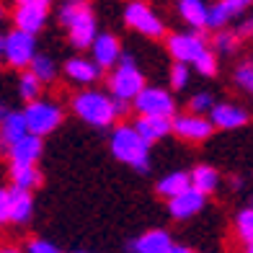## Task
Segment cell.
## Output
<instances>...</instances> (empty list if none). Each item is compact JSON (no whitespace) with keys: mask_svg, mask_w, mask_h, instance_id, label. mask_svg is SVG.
<instances>
[{"mask_svg":"<svg viewBox=\"0 0 253 253\" xmlns=\"http://www.w3.org/2000/svg\"><path fill=\"white\" fill-rule=\"evenodd\" d=\"M168 52L176 62L194 65L202 75L217 73V57L199 34H173V37H168Z\"/></svg>","mask_w":253,"mask_h":253,"instance_id":"1","label":"cell"},{"mask_svg":"<svg viewBox=\"0 0 253 253\" xmlns=\"http://www.w3.org/2000/svg\"><path fill=\"white\" fill-rule=\"evenodd\" d=\"M246 253H253V243H248V248H246Z\"/></svg>","mask_w":253,"mask_h":253,"instance_id":"40","label":"cell"},{"mask_svg":"<svg viewBox=\"0 0 253 253\" xmlns=\"http://www.w3.org/2000/svg\"><path fill=\"white\" fill-rule=\"evenodd\" d=\"M111 153L117 155L122 163L137 168L140 173H147V168H150V145H147L140 134L134 132V126H117L111 134Z\"/></svg>","mask_w":253,"mask_h":253,"instance_id":"3","label":"cell"},{"mask_svg":"<svg viewBox=\"0 0 253 253\" xmlns=\"http://www.w3.org/2000/svg\"><path fill=\"white\" fill-rule=\"evenodd\" d=\"M18 93H21V98H24L26 103H31V101H37V98H39V93H42V83L26 70L24 75L18 78Z\"/></svg>","mask_w":253,"mask_h":253,"instance_id":"27","label":"cell"},{"mask_svg":"<svg viewBox=\"0 0 253 253\" xmlns=\"http://www.w3.org/2000/svg\"><path fill=\"white\" fill-rule=\"evenodd\" d=\"M134 132L140 134L147 145H153L155 140H163L170 132V119L168 117H140L134 124Z\"/></svg>","mask_w":253,"mask_h":253,"instance_id":"21","label":"cell"},{"mask_svg":"<svg viewBox=\"0 0 253 253\" xmlns=\"http://www.w3.org/2000/svg\"><path fill=\"white\" fill-rule=\"evenodd\" d=\"M10 181H13V189L31 191L42 183V173L37 166H10Z\"/></svg>","mask_w":253,"mask_h":253,"instance_id":"24","label":"cell"},{"mask_svg":"<svg viewBox=\"0 0 253 253\" xmlns=\"http://www.w3.org/2000/svg\"><path fill=\"white\" fill-rule=\"evenodd\" d=\"M235 37H243V39L253 37V16H251V18H246L243 24L238 26V34H235Z\"/></svg>","mask_w":253,"mask_h":253,"instance_id":"34","label":"cell"},{"mask_svg":"<svg viewBox=\"0 0 253 253\" xmlns=\"http://www.w3.org/2000/svg\"><path fill=\"white\" fill-rule=\"evenodd\" d=\"M235 227H238V235L240 240L246 243H253V210H243L235 220Z\"/></svg>","mask_w":253,"mask_h":253,"instance_id":"28","label":"cell"},{"mask_svg":"<svg viewBox=\"0 0 253 253\" xmlns=\"http://www.w3.org/2000/svg\"><path fill=\"white\" fill-rule=\"evenodd\" d=\"M73 111L90 126H109L117 119L114 98L103 90H80L73 98Z\"/></svg>","mask_w":253,"mask_h":253,"instance_id":"4","label":"cell"},{"mask_svg":"<svg viewBox=\"0 0 253 253\" xmlns=\"http://www.w3.org/2000/svg\"><path fill=\"white\" fill-rule=\"evenodd\" d=\"M65 75L78 85H90L101 78V70L93 60H85V57H73V60L65 62Z\"/></svg>","mask_w":253,"mask_h":253,"instance_id":"19","label":"cell"},{"mask_svg":"<svg viewBox=\"0 0 253 253\" xmlns=\"http://www.w3.org/2000/svg\"><path fill=\"white\" fill-rule=\"evenodd\" d=\"M202 207H204V197L199 191H194L191 186L183 194H178V197L168 199V212H170V217H176V220H189V217L202 212Z\"/></svg>","mask_w":253,"mask_h":253,"instance_id":"15","label":"cell"},{"mask_svg":"<svg viewBox=\"0 0 253 253\" xmlns=\"http://www.w3.org/2000/svg\"><path fill=\"white\" fill-rule=\"evenodd\" d=\"M18 5H34V8H47L49 10V5H52V0H16Z\"/></svg>","mask_w":253,"mask_h":253,"instance_id":"35","label":"cell"},{"mask_svg":"<svg viewBox=\"0 0 253 253\" xmlns=\"http://www.w3.org/2000/svg\"><path fill=\"white\" fill-rule=\"evenodd\" d=\"M21 117H24V122H26V132L29 134L44 137V134H49V132H54L57 126H60L62 111H60L57 103L37 98V101L26 103V109L21 111Z\"/></svg>","mask_w":253,"mask_h":253,"instance_id":"6","label":"cell"},{"mask_svg":"<svg viewBox=\"0 0 253 253\" xmlns=\"http://www.w3.org/2000/svg\"><path fill=\"white\" fill-rule=\"evenodd\" d=\"M26 251L29 253H62L54 243H49V240H31Z\"/></svg>","mask_w":253,"mask_h":253,"instance_id":"33","label":"cell"},{"mask_svg":"<svg viewBox=\"0 0 253 253\" xmlns=\"http://www.w3.org/2000/svg\"><path fill=\"white\" fill-rule=\"evenodd\" d=\"M60 24L67 29L73 47L78 49H88L98 34L96 16L90 10L88 0H65L60 8Z\"/></svg>","mask_w":253,"mask_h":253,"instance_id":"2","label":"cell"},{"mask_svg":"<svg viewBox=\"0 0 253 253\" xmlns=\"http://www.w3.org/2000/svg\"><path fill=\"white\" fill-rule=\"evenodd\" d=\"M0 18H3V5H0Z\"/></svg>","mask_w":253,"mask_h":253,"instance_id":"42","label":"cell"},{"mask_svg":"<svg viewBox=\"0 0 253 253\" xmlns=\"http://www.w3.org/2000/svg\"><path fill=\"white\" fill-rule=\"evenodd\" d=\"M132 103H134V109L140 111V117H168V119H173V111H176L173 96H170L166 88H155V85H145Z\"/></svg>","mask_w":253,"mask_h":253,"instance_id":"9","label":"cell"},{"mask_svg":"<svg viewBox=\"0 0 253 253\" xmlns=\"http://www.w3.org/2000/svg\"><path fill=\"white\" fill-rule=\"evenodd\" d=\"M34 214V199L29 191L21 189H10L5 191V220L13 225H24L31 220Z\"/></svg>","mask_w":253,"mask_h":253,"instance_id":"13","label":"cell"},{"mask_svg":"<svg viewBox=\"0 0 253 253\" xmlns=\"http://www.w3.org/2000/svg\"><path fill=\"white\" fill-rule=\"evenodd\" d=\"M248 122V111L235 103H214L210 109V124L220 129H238Z\"/></svg>","mask_w":253,"mask_h":253,"instance_id":"14","label":"cell"},{"mask_svg":"<svg viewBox=\"0 0 253 253\" xmlns=\"http://www.w3.org/2000/svg\"><path fill=\"white\" fill-rule=\"evenodd\" d=\"M178 13L186 21L191 29H207V13H210V5L204 0H178Z\"/></svg>","mask_w":253,"mask_h":253,"instance_id":"22","label":"cell"},{"mask_svg":"<svg viewBox=\"0 0 253 253\" xmlns=\"http://www.w3.org/2000/svg\"><path fill=\"white\" fill-rule=\"evenodd\" d=\"M3 222H8L5 220V191L0 189V225H3Z\"/></svg>","mask_w":253,"mask_h":253,"instance_id":"36","label":"cell"},{"mask_svg":"<svg viewBox=\"0 0 253 253\" xmlns=\"http://www.w3.org/2000/svg\"><path fill=\"white\" fill-rule=\"evenodd\" d=\"M109 88H111V98L117 101H134L137 93L145 88V78L140 73V67L134 65V60L129 54L122 57V60L114 65V73L109 78Z\"/></svg>","mask_w":253,"mask_h":253,"instance_id":"5","label":"cell"},{"mask_svg":"<svg viewBox=\"0 0 253 253\" xmlns=\"http://www.w3.org/2000/svg\"><path fill=\"white\" fill-rule=\"evenodd\" d=\"M42 155V137H34V134H26L8 150V158H10V166H34Z\"/></svg>","mask_w":253,"mask_h":253,"instance_id":"17","label":"cell"},{"mask_svg":"<svg viewBox=\"0 0 253 253\" xmlns=\"http://www.w3.org/2000/svg\"><path fill=\"white\" fill-rule=\"evenodd\" d=\"M212 106H214V101H212L210 93H197V96H191V101H189V109L197 114V117H202V114L210 111Z\"/></svg>","mask_w":253,"mask_h":253,"instance_id":"32","label":"cell"},{"mask_svg":"<svg viewBox=\"0 0 253 253\" xmlns=\"http://www.w3.org/2000/svg\"><path fill=\"white\" fill-rule=\"evenodd\" d=\"M251 5H253V0H217L214 5H210V13H207V29L222 31L230 24V18L240 16Z\"/></svg>","mask_w":253,"mask_h":253,"instance_id":"12","label":"cell"},{"mask_svg":"<svg viewBox=\"0 0 253 253\" xmlns=\"http://www.w3.org/2000/svg\"><path fill=\"white\" fill-rule=\"evenodd\" d=\"M214 126L210 124V119L197 117V114H183V117L170 119V132L178 134L181 140H189V142H202L212 134Z\"/></svg>","mask_w":253,"mask_h":253,"instance_id":"10","label":"cell"},{"mask_svg":"<svg viewBox=\"0 0 253 253\" xmlns=\"http://www.w3.org/2000/svg\"><path fill=\"white\" fill-rule=\"evenodd\" d=\"M13 21H16V29H18V31L37 37V34L44 29V24H47V8L18 5L16 13H13Z\"/></svg>","mask_w":253,"mask_h":253,"instance_id":"18","label":"cell"},{"mask_svg":"<svg viewBox=\"0 0 253 253\" xmlns=\"http://www.w3.org/2000/svg\"><path fill=\"white\" fill-rule=\"evenodd\" d=\"M168 253H194L191 248H186V246H170V251Z\"/></svg>","mask_w":253,"mask_h":253,"instance_id":"37","label":"cell"},{"mask_svg":"<svg viewBox=\"0 0 253 253\" xmlns=\"http://www.w3.org/2000/svg\"><path fill=\"white\" fill-rule=\"evenodd\" d=\"M75 253H85V251H75Z\"/></svg>","mask_w":253,"mask_h":253,"instance_id":"43","label":"cell"},{"mask_svg":"<svg viewBox=\"0 0 253 253\" xmlns=\"http://www.w3.org/2000/svg\"><path fill=\"white\" fill-rule=\"evenodd\" d=\"M8 111H10V109L5 106V103H0V122H3V119L8 117Z\"/></svg>","mask_w":253,"mask_h":253,"instance_id":"38","label":"cell"},{"mask_svg":"<svg viewBox=\"0 0 253 253\" xmlns=\"http://www.w3.org/2000/svg\"><path fill=\"white\" fill-rule=\"evenodd\" d=\"M235 42H238V37L235 34H230V31H217V37H214V49L220 52V54H230L235 49ZM212 49V52H214Z\"/></svg>","mask_w":253,"mask_h":253,"instance_id":"31","label":"cell"},{"mask_svg":"<svg viewBox=\"0 0 253 253\" xmlns=\"http://www.w3.org/2000/svg\"><path fill=\"white\" fill-rule=\"evenodd\" d=\"M235 83L246 90V93L253 96V62H243L235 70Z\"/></svg>","mask_w":253,"mask_h":253,"instance_id":"29","label":"cell"},{"mask_svg":"<svg viewBox=\"0 0 253 253\" xmlns=\"http://www.w3.org/2000/svg\"><path fill=\"white\" fill-rule=\"evenodd\" d=\"M217 183H220V173L212 168V166H197L189 173V186L194 191H199L202 197H207V194H212L217 189Z\"/></svg>","mask_w":253,"mask_h":253,"instance_id":"23","label":"cell"},{"mask_svg":"<svg viewBox=\"0 0 253 253\" xmlns=\"http://www.w3.org/2000/svg\"><path fill=\"white\" fill-rule=\"evenodd\" d=\"M0 49H3V37H0ZM0 60H3V54H0Z\"/></svg>","mask_w":253,"mask_h":253,"instance_id":"41","label":"cell"},{"mask_svg":"<svg viewBox=\"0 0 253 253\" xmlns=\"http://www.w3.org/2000/svg\"><path fill=\"white\" fill-rule=\"evenodd\" d=\"M0 54H3V60L10 67L24 70V67L31 65L34 57H37V39H34L31 34L13 29L8 37H3V49H0Z\"/></svg>","mask_w":253,"mask_h":253,"instance_id":"8","label":"cell"},{"mask_svg":"<svg viewBox=\"0 0 253 253\" xmlns=\"http://www.w3.org/2000/svg\"><path fill=\"white\" fill-rule=\"evenodd\" d=\"M0 253H21L18 248H10V246H5V248H0Z\"/></svg>","mask_w":253,"mask_h":253,"instance_id":"39","label":"cell"},{"mask_svg":"<svg viewBox=\"0 0 253 253\" xmlns=\"http://www.w3.org/2000/svg\"><path fill=\"white\" fill-rule=\"evenodd\" d=\"M26 122L21 117V111H8V117L0 122V155H8L21 137H26Z\"/></svg>","mask_w":253,"mask_h":253,"instance_id":"16","label":"cell"},{"mask_svg":"<svg viewBox=\"0 0 253 253\" xmlns=\"http://www.w3.org/2000/svg\"><path fill=\"white\" fill-rule=\"evenodd\" d=\"M186 189H189V173H183V170H173V173H168L158 181V194L166 199H173Z\"/></svg>","mask_w":253,"mask_h":253,"instance_id":"25","label":"cell"},{"mask_svg":"<svg viewBox=\"0 0 253 253\" xmlns=\"http://www.w3.org/2000/svg\"><path fill=\"white\" fill-rule=\"evenodd\" d=\"M170 246L173 243H170V235L166 230H150V233L132 240L129 251H134V253H168Z\"/></svg>","mask_w":253,"mask_h":253,"instance_id":"20","label":"cell"},{"mask_svg":"<svg viewBox=\"0 0 253 253\" xmlns=\"http://www.w3.org/2000/svg\"><path fill=\"white\" fill-rule=\"evenodd\" d=\"M124 21H126V26H132L134 31H140L150 39H160L166 34L163 18H160L145 0H132V3H126Z\"/></svg>","mask_w":253,"mask_h":253,"instance_id":"7","label":"cell"},{"mask_svg":"<svg viewBox=\"0 0 253 253\" xmlns=\"http://www.w3.org/2000/svg\"><path fill=\"white\" fill-rule=\"evenodd\" d=\"M29 73L44 85V83H52V80L57 78V65H54L52 57H47V54H37V57L31 60V65H29Z\"/></svg>","mask_w":253,"mask_h":253,"instance_id":"26","label":"cell"},{"mask_svg":"<svg viewBox=\"0 0 253 253\" xmlns=\"http://www.w3.org/2000/svg\"><path fill=\"white\" fill-rule=\"evenodd\" d=\"M90 52H93V62L98 65V70H111L122 60V44L114 34H96Z\"/></svg>","mask_w":253,"mask_h":253,"instance_id":"11","label":"cell"},{"mask_svg":"<svg viewBox=\"0 0 253 253\" xmlns=\"http://www.w3.org/2000/svg\"><path fill=\"white\" fill-rule=\"evenodd\" d=\"M186 83H189V65L176 62L173 67H170V88L181 90V88H186Z\"/></svg>","mask_w":253,"mask_h":253,"instance_id":"30","label":"cell"}]
</instances>
